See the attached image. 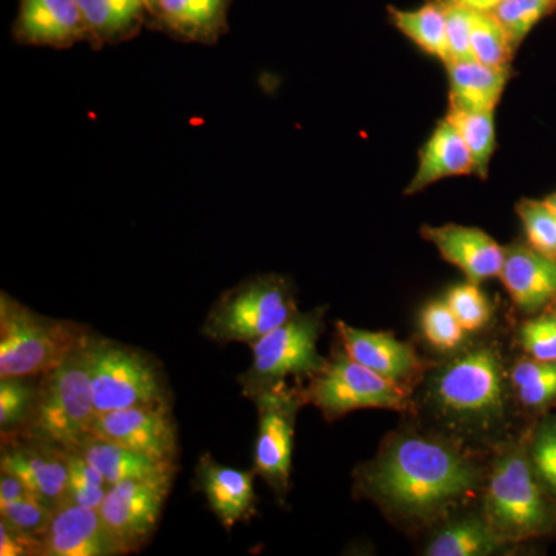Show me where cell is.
Wrapping results in <instances>:
<instances>
[{"instance_id":"obj_33","label":"cell","mask_w":556,"mask_h":556,"mask_svg":"<svg viewBox=\"0 0 556 556\" xmlns=\"http://www.w3.org/2000/svg\"><path fill=\"white\" fill-rule=\"evenodd\" d=\"M68 464V493L80 506L100 508L110 485L100 471L78 453L65 448Z\"/></svg>"},{"instance_id":"obj_5","label":"cell","mask_w":556,"mask_h":556,"mask_svg":"<svg viewBox=\"0 0 556 556\" xmlns=\"http://www.w3.org/2000/svg\"><path fill=\"white\" fill-rule=\"evenodd\" d=\"M86 345L60 367L40 376L30 417L21 430L9 434L64 448L89 434L98 413L91 394Z\"/></svg>"},{"instance_id":"obj_3","label":"cell","mask_w":556,"mask_h":556,"mask_svg":"<svg viewBox=\"0 0 556 556\" xmlns=\"http://www.w3.org/2000/svg\"><path fill=\"white\" fill-rule=\"evenodd\" d=\"M482 517L503 546L548 535L556 529L554 496L538 477L529 450H501L485 478Z\"/></svg>"},{"instance_id":"obj_37","label":"cell","mask_w":556,"mask_h":556,"mask_svg":"<svg viewBox=\"0 0 556 556\" xmlns=\"http://www.w3.org/2000/svg\"><path fill=\"white\" fill-rule=\"evenodd\" d=\"M538 477L556 500V420L543 424L529 448Z\"/></svg>"},{"instance_id":"obj_40","label":"cell","mask_w":556,"mask_h":556,"mask_svg":"<svg viewBox=\"0 0 556 556\" xmlns=\"http://www.w3.org/2000/svg\"><path fill=\"white\" fill-rule=\"evenodd\" d=\"M517 396L519 402L529 409H543L556 401V376L533 386L519 388Z\"/></svg>"},{"instance_id":"obj_43","label":"cell","mask_w":556,"mask_h":556,"mask_svg":"<svg viewBox=\"0 0 556 556\" xmlns=\"http://www.w3.org/2000/svg\"><path fill=\"white\" fill-rule=\"evenodd\" d=\"M546 201L556 211V193H554V195L547 197Z\"/></svg>"},{"instance_id":"obj_42","label":"cell","mask_w":556,"mask_h":556,"mask_svg":"<svg viewBox=\"0 0 556 556\" xmlns=\"http://www.w3.org/2000/svg\"><path fill=\"white\" fill-rule=\"evenodd\" d=\"M442 5H456L463 9L479 11V13H492L501 0H437Z\"/></svg>"},{"instance_id":"obj_36","label":"cell","mask_w":556,"mask_h":556,"mask_svg":"<svg viewBox=\"0 0 556 556\" xmlns=\"http://www.w3.org/2000/svg\"><path fill=\"white\" fill-rule=\"evenodd\" d=\"M519 345L527 357L556 362V313L546 311L526 320L518 332Z\"/></svg>"},{"instance_id":"obj_10","label":"cell","mask_w":556,"mask_h":556,"mask_svg":"<svg viewBox=\"0 0 556 556\" xmlns=\"http://www.w3.org/2000/svg\"><path fill=\"white\" fill-rule=\"evenodd\" d=\"M258 412L254 471L265 479L278 497L287 495L291 484L295 419L303 404L302 390L281 383L252 399Z\"/></svg>"},{"instance_id":"obj_20","label":"cell","mask_w":556,"mask_h":556,"mask_svg":"<svg viewBox=\"0 0 556 556\" xmlns=\"http://www.w3.org/2000/svg\"><path fill=\"white\" fill-rule=\"evenodd\" d=\"M254 475L255 471L222 466L208 453L200 457L197 489L204 493L208 507L228 530L255 515Z\"/></svg>"},{"instance_id":"obj_39","label":"cell","mask_w":556,"mask_h":556,"mask_svg":"<svg viewBox=\"0 0 556 556\" xmlns=\"http://www.w3.org/2000/svg\"><path fill=\"white\" fill-rule=\"evenodd\" d=\"M40 552H42V541L17 532L5 522L0 521V555L40 556Z\"/></svg>"},{"instance_id":"obj_17","label":"cell","mask_w":556,"mask_h":556,"mask_svg":"<svg viewBox=\"0 0 556 556\" xmlns=\"http://www.w3.org/2000/svg\"><path fill=\"white\" fill-rule=\"evenodd\" d=\"M233 0H149L148 27L181 42L215 46L229 31Z\"/></svg>"},{"instance_id":"obj_11","label":"cell","mask_w":556,"mask_h":556,"mask_svg":"<svg viewBox=\"0 0 556 556\" xmlns=\"http://www.w3.org/2000/svg\"><path fill=\"white\" fill-rule=\"evenodd\" d=\"M175 473L135 478L109 489L98 510L126 554L142 548L159 525Z\"/></svg>"},{"instance_id":"obj_34","label":"cell","mask_w":556,"mask_h":556,"mask_svg":"<svg viewBox=\"0 0 556 556\" xmlns=\"http://www.w3.org/2000/svg\"><path fill=\"white\" fill-rule=\"evenodd\" d=\"M53 508L40 503L35 496L22 497L11 503H0V521L11 529L42 541L49 529Z\"/></svg>"},{"instance_id":"obj_4","label":"cell","mask_w":556,"mask_h":556,"mask_svg":"<svg viewBox=\"0 0 556 556\" xmlns=\"http://www.w3.org/2000/svg\"><path fill=\"white\" fill-rule=\"evenodd\" d=\"M91 334L84 325L42 316L0 292V379L40 378L86 345Z\"/></svg>"},{"instance_id":"obj_45","label":"cell","mask_w":556,"mask_h":556,"mask_svg":"<svg viewBox=\"0 0 556 556\" xmlns=\"http://www.w3.org/2000/svg\"><path fill=\"white\" fill-rule=\"evenodd\" d=\"M148 2H149V0H148Z\"/></svg>"},{"instance_id":"obj_14","label":"cell","mask_w":556,"mask_h":556,"mask_svg":"<svg viewBox=\"0 0 556 556\" xmlns=\"http://www.w3.org/2000/svg\"><path fill=\"white\" fill-rule=\"evenodd\" d=\"M116 555L126 552L110 533L98 508L80 506L68 496L53 508L40 556Z\"/></svg>"},{"instance_id":"obj_38","label":"cell","mask_w":556,"mask_h":556,"mask_svg":"<svg viewBox=\"0 0 556 556\" xmlns=\"http://www.w3.org/2000/svg\"><path fill=\"white\" fill-rule=\"evenodd\" d=\"M444 9L445 16H447V64H452V62L473 60L470 46L473 11L456 5H444Z\"/></svg>"},{"instance_id":"obj_27","label":"cell","mask_w":556,"mask_h":556,"mask_svg":"<svg viewBox=\"0 0 556 556\" xmlns=\"http://www.w3.org/2000/svg\"><path fill=\"white\" fill-rule=\"evenodd\" d=\"M445 118L456 127L470 150L475 175L485 179L496 149L495 112H470L448 108Z\"/></svg>"},{"instance_id":"obj_2","label":"cell","mask_w":556,"mask_h":556,"mask_svg":"<svg viewBox=\"0 0 556 556\" xmlns=\"http://www.w3.org/2000/svg\"><path fill=\"white\" fill-rule=\"evenodd\" d=\"M508 372L495 348L460 351L431 376L427 402L448 430L489 437L507 415Z\"/></svg>"},{"instance_id":"obj_22","label":"cell","mask_w":556,"mask_h":556,"mask_svg":"<svg viewBox=\"0 0 556 556\" xmlns=\"http://www.w3.org/2000/svg\"><path fill=\"white\" fill-rule=\"evenodd\" d=\"M78 5L94 50L127 42L148 27V0H78Z\"/></svg>"},{"instance_id":"obj_44","label":"cell","mask_w":556,"mask_h":556,"mask_svg":"<svg viewBox=\"0 0 556 556\" xmlns=\"http://www.w3.org/2000/svg\"><path fill=\"white\" fill-rule=\"evenodd\" d=\"M554 311L556 313V299L554 300Z\"/></svg>"},{"instance_id":"obj_29","label":"cell","mask_w":556,"mask_h":556,"mask_svg":"<svg viewBox=\"0 0 556 556\" xmlns=\"http://www.w3.org/2000/svg\"><path fill=\"white\" fill-rule=\"evenodd\" d=\"M555 10L556 0H501L492 14L503 25L511 46L518 50L535 25Z\"/></svg>"},{"instance_id":"obj_35","label":"cell","mask_w":556,"mask_h":556,"mask_svg":"<svg viewBox=\"0 0 556 556\" xmlns=\"http://www.w3.org/2000/svg\"><path fill=\"white\" fill-rule=\"evenodd\" d=\"M445 302L467 332L484 328L492 318V305L479 285L473 281L457 285L448 292Z\"/></svg>"},{"instance_id":"obj_15","label":"cell","mask_w":556,"mask_h":556,"mask_svg":"<svg viewBox=\"0 0 556 556\" xmlns=\"http://www.w3.org/2000/svg\"><path fill=\"white\" fill-rule=\"evenodd\" d=\"M340 345L348 356L413 390L426 376V364L412 343L402 342L391 332H372L338 321Z\"/></svg>"},{"instance_id":"obj_26","label":"cell","mask_w":556,"mask_h":556,"mask_svg":"<svg viewBox=\"0 0 556 556\" xmlns=\"http://www.w3.org/2000/svg\"><path fill=\"white\" fill-rule=\"evenodd\" d=\"M504 547L484 517L455 519L439 529L426 547L428 556H485Z\"/></svg>"},{"instance_id":"obj_6","label":"cell","mask_w":556,"mask_h":556,"mask_svg":"<svg viewBox=\"0 0 556 556\" xmlns=\"http://www.w3.org/2000/svg\"><path fill=\"white\" fill-rule=\"evenodd\" d=\"M298 302L291 280L262 274L240 281L219 295L208 311L203 334L214 342H257L295 313Z\"/></svg>"},{"instance_id":"obj_1","label":"cell","mask_w":556,"mask_h":556,"mask_svg":"<svg viewBox=\"0 0 556 556\" xmlns=\"http://www.w3.org/2000/svg\"><path fill=\"white\" fill-rule=\"evenodd\" d=\"M477 457L452 439L397 431L358 468L356 492L394 522L420 529L448 518L484 489Z\"/></svg>"},{"instance_id":"obj_13","label":"cell","mask_w":556,"mask_h":556,"mask_svg":"<svg viewBox=\"0 0 556 556\" xmlns=\"http://www.w3.org/2000/svg\"><path fill=\"white\" fill-rule=\"evenodd\" d=\"M0 470L24 482L36 500L54 508L68 493L67 452L49 442L2 434Z\"/></svg>"},{"instance_id":"obj_24","label":"cell","mask_w":556,"mask_h":556,"mask_svg":"<svg viewBox=\"0 0 556 556\" xmlns=\"http://www.w3.org/2000/svg\"><path fill=\"white\" fill-rule=\"evenodd\" d=\"M450 109L495 112L511 68L490 67L475 60L447 64Z\"/></svg>"},{"instance_id":"obj_23","label":"cell","mask_w":556,"mask_h":556,"mask_svg":"<svg viewBox=\"0 0 556 556\" xmlns=\"http://www.w3.org/2000/svg\"><path fill=\"white\" fill-rule=\"evenodd\" d=\"M65 448L78 453L87 463L97 468L110 486L118 484L121 481H127V479L177 473V466L174 463H161V460L131 452L129 448L121 447L118 444L104 441L93 434H86L75 444Z\"/></svg>"},{"instance_id":"obj_8","label":"cell","mask_w":556,"mask_h":556,"mask_svg":"<svg viewBox=\"0 0 556 556\" xmlns=\"http://www.w3.org/2000/svg\"><path fill=\"white\" fill-rule=\"evenodd\" d=\"M324 318L325 308L298 311L283 325L251 343L252 364L239 379L244 396L252 401L288 378L311 379L327 367L328 358L317 348Z\"/></svg>"},{"instance_id":"obj_31","label":"cell","mask_w":556,"mask_h":556,"mask_svg":"<svg viewBox=\"0 0 556 556\" xmlns=\"http://www.w3.org/2000/svg\"><path fill=\"white\" fill-rule=\"evenodd\" d=\"M517 214L525 226L527 243L556 258V211L546 200H521Z\"/></svg>"},{"instance_id":"obj_7","label":"cell","mask_w":556,"mask_h":556,"mask_svg":"<svg viewBox=\"0 0 556 556\" xmlns=\"http://www.w3.org/2000/svg\"><path fill=\"white\" fill-rule=\"evenodd\" d=\"M86 353L98 415L141 405L170 404L166 376L155 358L144 351L91 334Z\"/></svg>"},{"instance_id":"obj_9","label":"cell","mask_w":556,"mask_h":556,"mask_svg":"<svg viewBox=\"0 0 556 556\" xmlns=\"http://www.w3.org/2000/svg\"><path fill=\"white\" fill-rule=\"evenodd\" d=\"M412 391L358 364L340 348L302 393L306 404L320 409L325 419L334 420L364 408L413 412Z\"/></svg>"},{"instance_id":"obj_25","label":"cell","mask_w":556,"mask_h":556,"mask_svg":"<svg viewBox=\"0 0 556 556\" xmlns=\"http://www.w3.org/2000/svg\"><path fill=\"white\" fill-rule=\"evenodd\" d=\"M390 20L402 35L407 36L424 53L438 58L447 64V16L444 5L428 0L416 10L388 9Z\"/></svg>"},{"instance_id":"obj_30","label":"cell","mask_w":556,"mask_h":556,"mask_svg":"<svg viewBox=\"0 0 556 556\" xmlns=\"http://www.w3.org/2000/svg\"><path fill=\"white\" fill-rule=\"evenodd\" d=\"M39 378L0 379V430L2 434L21 430L31 415Z\"/></svg>"},{"instance_id":"obj_32","label":"cell","mask_w":556,"mask_h":556,"mask_svg":"<svg viewBox=\"0 0 556 556\" xmlns=\"http://www.w3.org/2000/svg\"><path fill=\"white\" fill-rule=\"evenodd\" d=\"M420 329L430 345L445 353L456 351L463 345L467 332L445 300L430 303L424 308L420 314Z\"/></svg>"},{"instance_id":"obj_18","label":"cell","mask_w":556,"mask_h":556,"mask_svg":"<svg viewBox=\"0 0 556 556\" xmlns=\"http://www.w3.org/2000/svg\"><path fill=\"white\" fill-rule=\"evenodd\" d=\"M500 278L522 313H541L556 299V258L529 243L515 241L506 247Z\"/></svg>"},{"instance_id":"obj_21","label":"cell","mask_w":556,"mask_h":556,"mask_svg":"<svg viewBox=\"0 0 556 556\" xmlns=\"http://www.w3.org/2000/svg\"><path fill=\"white\" fill-rule=\"evenodd\" d=\"M475 174L473 159L459 131L447 118L438 124L419 152V167L405 189V195H415L448 177Z\"/></svg>"},{"instance_id":"obj_41","label":"cell","mask_w":556,"mask_h":556,"mask_svg":"<svg viewBox=\"0 0 556 556\" xmlns=\"http://www.w3.org/2000/svg\"><path fill=\"white\" fill-rule=\"evenodd\" d=\"M33 496L27 486L20 478L2 471L0 473V503H11V501L22 500V497Z\"/></svg>"},{"instance_id":"obj_12","label":"cell","mask_w":556,"mask_h":556,"mask_svg":"<svg viewBox=\"0 0 556 556\" xmlns=\"http://www.w3.org/2000/svg\"><path fill=\"white\" fill-rule=\"evenodd\" d=\"M89 434L161 463L177 464L178 431L170 404L100 413L94 417Z\"/></svg>"},{"instance_id":"obj_16","label":"cell","mask_w":556,"mask_h":556,"mask_svg":"<svg viewBox=\"0 0 556 556\" xmlns=\"http://www.w3.org/2000/svg\"><path fill=\"white\" fill-rule=\"evenodd\" d=\"M13 39L21 46L65 50L89 43L78 0H17Z\"/></svg>"},{"instance_id":"obj_19","label":"cell","mask_w":556,"mask_h":556,"mask_svg":"<svg viewBox=\"0 0 556 556\" xmlns=\"http://www.w3.org/2000/svg\"><path fill=\"white\" fill-rule=\"evenodd\" d=\"M422 237L438 248L450 265L463 270L468 281L479 285L500 277L503 270L506 248L484 230L460 225L424 226Z\"/></svg>"},{"instance_id":"obj_28","label":"cell","mask_w":556,"mask_h":556,"mask_svg":"<svg viewBox=\"0 0 556 556\" xmlns=\"http://www.w3.org/2000/svg\"><path fill=\"white\" fill-rule=\"evenodd\" d=\"M470 46L473 60L490 67L511 68V60L517 53L496 17L479 11H473Z\"/></svg>"}]
</instances>
